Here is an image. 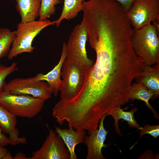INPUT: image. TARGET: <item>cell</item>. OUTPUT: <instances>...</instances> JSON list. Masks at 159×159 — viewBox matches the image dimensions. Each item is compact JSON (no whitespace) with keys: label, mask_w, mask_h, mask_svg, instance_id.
<instances>
[{"label":"cell","mask_w":159,"mask_h":159,"mask_svg":"<svg viewBox=\"0 0 159 159\" xmlns=\"http://www.w3.org/2000/svg\"><path fill=\"white\" fill-rule=\"evenodd\" d=\"M95 51V62L88 69L78 96L94 106L114 107L126 104L132 81L143 71V61L134 50Z\"/></svg>","instance_id":"6da1fadb"},{"label":"cell","mask_w":159,"mask_h":159,"mask_svg":"<svg viewBox=\"0 0 159 159\" xmlns=\"http://www.w3.org/2000/svg\"><path fill=\"white\" fill-rule=\"evenodd\" d=\"M147 134H150L155 138H156L159 135V125H145L139 133L140 135L139 139L143 135Z\"/></svg>","instance_id":"7402d4cb"},{"label":"cell","mask_w":159,"mask_h":159,"mask_svg":"<svg viewBox=\"0 0 159 159\" xmlns=\"http://www.w3.org/2000/svg\"><path fill=\"white\" fill-rule=\"evenodd\" d=\"M155 158L151 151L149 150L146 151L138 159H155Z\"/></svg>","instance_id":"d4e9b609"},{"label":"cell","mask_w":159,"mask_h":159,"mask_svg":"<svg viewBox=\"0 0 159 159\" xmlns=\"http://www.w3.org/2000/svg\"><path fill=\"white\" fill-rule=\"evenodd\" d=\"M61 2L60 0H41L39 20H46L54 15L56 11L55 6Z\"/></svg>","instance_id":"ffe728a7"},{"label":"cell","mask_w":159,"mask_h":159,"mask_svg":"<svg viewBox=\"0 0 159 159\" xmlns=\"http://www.w3.org/2000/svg\"><path fill=\"white\" fill-rule=\"evenodd\" d=\"M15 34V31H11L8 28H0V59L7 56Z\"/></svg>","instance_id":"d6986e66"},{"label":"cell","mask_w":159,"mask_h":159,"mask_svg":"<svg viewBox=\"0 0 159 159\" xmlns=\"http://www.w3.org/2000/svg\"><path fill=\"white\" fill-rule=\"evenodd\" d=\"M120 106L116 107L108 112L106 114L111 116L114 120V126L115 130L121 136L118 124V120L122 119L127 122V124L130 127L136 128L138 130H141L143 127H140L139 124L134 117V114L137 110V108H133L130 111L126 112L122 109Z\"/></svg>","instance_id":"2e32d148"},{"label":"cell","mask_w":159,"mask_h":159,"mask_svg":"<svg viewBox=\"0 0 159 159\" xmlns=\"http://www.w3.org/2000/svg\"><path fill=\"white\" fill-rule=\"evenodd\" d=\"M17 63L13 62L11 65L6 67L0 64V93L4 90V86L6 84L4 80L6 77L12 73L17 70Z\"/></svg>","instance_id":"44dd1931"},{"label":"cell","mask_w":159,"mask_h":159,"mask_svg":"<svg viewBox=\"0 0 159 159\" xmlns=\"http://www.w3.org/2000/svg\"><path fill=\"white\" fill-rule=\"evenodd\" d=\"M54 24V21H51L48 19L19 23L15 31V37L7 55L8 59H11L23 53L32 52L35 48L32 45L34 38L43 29Z\"/></svg>","instance_id":"3957f363"},{"label":"cell","mask_w":159,"mask_h":159,"mask_svg":"<svg viewBox=\"0 0 159 159\" xmlns=\"http://www.w3.org/2000/svg\"><path fill=\"white\" fill-rule=\"evenodd\" d=\"M15 8L21 19V22L35 20L39 17L41 0H15Z\"/></svg>","instance_id":"9a60e30c"},{"label":"cell","mask_w":159,"mask_h":159,"mask_svg":"<svg viewBox=\"0 0 159 159\" xmlns=\"http://www.w3.org/2000/svg\"><path fill=\"white\" fill-rule=\"evenodd\" d=\"M88 69L66 57L61 71L62 82L59 91L60 100H70L79 93L83 86Z\"/></svg>","instance_id":"5b68a950"},{"label":"cell","mask_w":159,"mask_h":159,"mask_svg":"<svg viewBox=\"0 0 159 159\" xmlns=\"http://www.w3.org/2000/svg\"><path fill=\"white\" fill-rule=\"evenodd\" d=\"M14 94L29 95L46 100L50 98L52 91L47 82L38 80L36 76L24 79L16 78L5 84L4 90Z\"/></svg>","instance_id":"52a82bcc"},{"label":"cell","mask_w":159,"mask_h":159,"mask_svg":"<svg viewBox=\"0 0 159 159\" xmlns=\"http://www.w3.org/2000/svg\"><path fill=\"white\" fill-rule=\"evenodd\" d=\"M46 100L29 95L11 94L4 90L0 93V105L16 117H34L40 112Z\"/></svg>","instance_id":"277c9868"},{"label":"cell","mask_w":159,"mask_h":159,"mask_svg":"<svg viewBox=\"0 0 159 159\" xmlns=\"http://www.w3.org/2000/svg\"><path fill=\"white\" fill-rule=\"evenodd\" d=\"M8 151L7 150L4 148V146L0 145V159H3Z\"/></svg>","instance_id":"4316f807"},{"label":"cell","mask_w":159,"mask_h":159,"mask_svg":"<svg viewBox=\"0 0 159 159\" xmlns=\"http://www.w3.org/2000/svg\"><path fill=\"white\" fill-rule=\"evenodd\" d=\"M158 32L155 26L151 24L138 29L132 28V47L145 65L152 66L159 63Z\"/></svg>","instance_id":"7a4b0ae2"},{"label":"cell","mask_w":159,"mask_h":159,"mask_svg":"<svg viewBox=\"0 0 159 159\" xmlns=\"http://www.w3.org/2000/svg\"><path fill=\"white\" fill-rule=\"evenodd\" d=\"M137 82L145 86L154 94V97L159 95V63L152 66L144 64L143 72L135 78Z\"/></svg>","instance_id":"4fadbf2b"},{"label":"cell","mask_w":159,"mask_h":159,"mask_svg":"<svg viewBox=\"0 0 159 159\" xmlns=\"http://www.w3.org/2000/svg\"><path fill=\"white\" fill-rule=\"evenodd\" d=\"M154 96V94L142 84L136 82L132 84L129 90V100L134 101L135 100L143 101L148 108L153 112L155 117L159 119V115L155 110L150 104L149 101Z\"/></svg>","instance_id":"e0dca14e"},{"label":"cell","mask_w":159,"mask_h":159,"mask_svg":"<svg viewBox=\"0 0 159 159\" xmlns=\"http://www.w3.org/2000/svg\"><path fill=\"white\" fill-rule=\"evenodd\" d=\"M87 40V28L82 19L80 24L75 26L69 37L66 44L67 58L89 69L94 62L87 57L85 47Z\"/></svg>","instance_id":"8992f818"},{"label":"cell","mask_w":159,"mask_h":159,"mask_svg":"<svg viewBox=\"0 0 159 159\" xmlns=\"http://www.w3.org/2000/svg\"><path fill=\"white\" fill-rule=\"evenodd\" d=\"M13 157H12L11 153L9 151H8L4 156L3 159H13Z\"/></svg>","instance_id":"83f0119b"},{"label":"cell","mask_w":159,"mask_h":159,"mask_svg":"<svg viewBox=\"0 0 159 159\" xmlns=\"http://www.w3.org/2000/svg\"><path fill=\"white\" fill-rule=\"evenodd\" d=\"M55 132L62 139L69 150L70 159H77L75 152V147L77 144L84 143L86 133L85 130H77L71 127L69 129L61 128L55 126Z\"/></svg>","instance_id":"5bb4252c"},{"label":"cell","mask_w":159,"mask_h":159,"mask_svg":"<svg viewBox=\"0 0 159 159\" xmlns=\"http://www.w3.org/2000/svg\"><path fill=\"white\" fill-rule=\"evenodd\" d=\"M48 134L42 146L34 151L30 159H69L70 155L62 138L47 126Z\"/></svg>","instance_id":"9c48e42d"},{"label":"cell","mask_w":159,"mask_h":159,"mask_svg":"<svg viewBox=\"0 0 159 159\" xmlns=\"http://www.w3.org/2000/svg\"><path fill=\"white\" fill-rule=\"evenodd\" d=\"M120 3L123 7L126 12L131 8L135 0H113Z\"/></svg>","instance_id":"603a6c76"},{"label":"cell","mask_w":159,"mask_h":159,"mask_svg":"<svg viewBox=\"0 0 159 159\" xmlns=\"http://www.w3.org/2000/svg\"><path fill=\"white\" fill-rule=\"evenodd\" d=\"M126 14L135 29L159 21V0H135Z\"/></svg>","instance_id":"ba28073f"},{"label":"cell","mask_w":159,"mask_h":159,"mask_svg":"<svg viewBox=\"0 0 159 159\" xmlns=\"http://www.w3.org/2000/svg\"><path fill=\"white\" fill-rule=\"evenodd\" d=\"M84 0H64L61 14L59 18L54 21L57 27H59L64 19L71 20L76 17L83 9Z\"/></svg>","instance_id":"ac0fdd59"},{"label":"cell","mask_w":159,"mask_h":159,"mask_svg":"<svg viewBox=\"0 0 159 159\" xmlns=\"http://www.w3.org/2000/svg\"><path fill=\"white\" fill-rule=\"evenodd\" d=\"M16 116L0 105V127L3 132L9 135L10 145L14 146L27 143L25 138L19 137Z\"/></svg>","instance_id":"8fae6325"},{"label":"cell","mask_w":159,"mask_h":159,"mask_svg":"<svg viewBox=\"0 0 159 159\" xmlns=\"http://www.w3.org/2000/svg\"><path fill=\"white\" fill-rule=\"evenodd\" d=\"M2 130L0 127V145L5 146L10 144V141L9 138L2 133Z\"/></svg>","instance_id":"cb8c5ba5"},{"label":"cell","mask_w":159,"mask_h":159,"mask_svg":"<svg viewBox=\"0 0 159 159\" xmlns=\"http://www.w3.org/2000/svg\"><path fill=\"white\" fill-rule=\"evenodd\" d=\"M107 115L105 114L101 118L98 129L84 138V143L86 145L87 149L86 159H105L102 153V148L109 145L104 143L108 133L104 126V121Z\"/></svg>","instance_id":"30bf717a"},{"label":"cell","mask_w":159,"mask_h":159,"mask_svg":"<svg viewBox=\"0 0 159 159\" xmlns=\"http://www.w3.org/2000/svg\"><path fill=\"white\" fill-rule=\"evenodd\" d=\"M13 159H30V158L26 157L25 155L21 152H19L15 155L13 157Z\"/></svg>","instance_id":"484cf974"},{"label":"cell","mask_w":159,"mask_h":159,"mask_svg":"<svg viewBox=\"0 0 159 159\" xmlns=\"http://www.w3.org/2000/svg\"><path fill=\"white\" fill-rule=\"evenodd\" d=\"M67 57L66 44L64 42L62 44L61 56L57 64L47 74H43L41 72L35 76L38 80L46 81L47 82L55 96L57 95L59 91L62 82L60 78L61 69Z\"/></svg>","instance_id":"7c38bea8"}]
</instances>
